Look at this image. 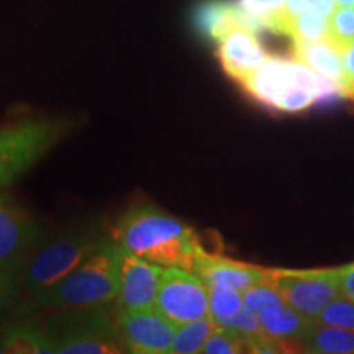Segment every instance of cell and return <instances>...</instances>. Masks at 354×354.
<instances>
[{
	"mask_svg": "<svg viewBox=\"0 0 354 354\" xmlns=\"http://www.w3.org/2000/svg\"><path fill=\"white\" fill-rule=\"evenodd\" d=\"M44 230L6 192H0V276H19L26 256Z\"/></svg>",
	"mask_w": 354,
	"mask_h": 354,
	"instance_id": "obj_9",
	"label": "cell"
},
{
	"mask_svg": "<svg viewBox=\"0 0 354 354\" xmlns=\"http://www.w3.org/2000/svg\"><path fill=\"white\" fill-rule=\"evenodd\" d=\"M117 323L128 353L167 354L172 349L176 325L156 308L118 312Z\"/></svg>",
	"mask_w": 354,
	"mask_h": 354,
	"instance_id": "obj_11",
	"label": "cell"
},
{
	"mask_svg": "<svg viewBox=\"0 0 354 354\" xmlns=\"http://www.w3.org/2000/svg\"><path fill=\"white\" fill-rule=\"evenodd\" d=\"M339 294L354 302V263L338 268Z\"/></svg>",
	"mask_w": 354,
	"mask_h": 354,
	"instance_id": "obj_28",
	"label": "cell"
},
{
	"mask_svg": "<svg viewBox=\"0 0 354 354\" xmlns=\"http://www.w3.org/2000/svg\"><path fill=\"white\" fill-rule=\"evenodd\" d=\"M115 241L161 268H183L192 272L203 248L196 230L153 203L130 207L115 227Z\"/></svg>",
	"mask_w": 354,
	"mask_h": 354,
	"instance_id": "obj_2",
	"label": "cell"
},
{
	"mask_svg": "<svg viewBox=\"0 0 354 354\" xmlns=\"http://www.w3.org/2000/svg\"><path fill=\"white\" fill-rule=\"evenodd\" d=\"M268 282L284 302L312 320L326 304L339 295L338 268L328 269H269Z\"/></svg>",
	"mask_w": 354,
	"mask_h": 354,
	"instance_id": "obj_7",
	"label": "cell"
},
{
	"mask_svg": "<svg viewBox=\"0 0 354 354\" xmlns=\"http://www.w3.org/2000/svg\"><path fill=\"white\" fill-rule=\"evenodd\" d=\"M342 59L348 81L354 82V41L342 48Z\"/></svg>",
	"mask_w": 354,
	"mask_h": 354,
	"instance_id": "obj_31",
	"label": "cell"
},
{
	"mask_svg": "<svg viewBox=\"0 0 354 354\" xmlns=\"http://www.w3.org/2000/svg\"><path fill=\"white\" fill-rule=\"evenodd\" d=\"M209 287L210 318L215 325H225L243 307V294L230 286L207 284Z\"/></svg>",
	"mask_w": 354,
	"mask_h": 354,
	"instance_id": "obj_21",
	"label": "cell"
},
{
	"mask_svg": "<svg viewBox=\"0 0 354 354\" xmlns=\"http://www.w3.org/2000/svg\"><path fill=\"white\" fill-rule=\"evenodd\" d=\"M221 326H228V328L236 331V333L246 342V348L250 346V343H253L254 339H258L259 336L264 335V330L261 328L259 325L258 313L248 308L246 305H243V307Z\"/></svg>",
	"mask_w": 354,
	"mask_h": 354,
	"instance_id": "obj_27",
	"label": "cell"
},
{
	"mask_svg": "<svg viewBox=\"0 0 354 354\" xmlns=\"http://www.w3.org/2000/svg\"><path fill=\"white\" fill-rule=\"evenodd\" d=\"M335 0H307V10L315 12L318 15L330 19L331 13L335 12Z\"/></svg>",
	"mask_w": 354,
	"mask_h": 354,
	"instance_id": "obj_30",
	"label": "cell"
},
{
	"mask_svg": "<svg viewBox=\"0 0 354 354\" xmlns=\"http://www.w3.org/2000/svg\"><path fill=\"white\" fill-rule=\"evenodd\" d=\"M304 353L354 354V331L331 325L312 323L300 339Z\"/></svg>",
	"mask_w": 354,
	"mask_h": 354,
	"instance_id": "obj_18",
	"label": "cell"
},
{
	"mask_svg": "<svg viewBox=\"0 0 354 354\" xmlns=\"http://www.w3.org/2000/svg\"><path fill=\"white\" fill-rule=\"evenodd\" d=\"M19 292L17 287V277L12 276H0V312L7 307L13 295Z\"/></svg>",
	"mask_w": 354,
	"mask_h": 354,
	"instance_id": "obj_29",
	"label": "cell"
},
{
	"mask_svg": "<svg viewBox=\"0 0 354 354\" xmlns=\"http://www.w3.org/2000/svg\"><path fill=\"white\" fill-rule=\"evenodd\" d=\"M251 13L259 17L266 32L289 37L292 17L286 7V0H240Z\"/></svg>",
	"mask_w": 354,
	"mask_h": 354,
	"instance_id": "obj_20",
	"label": "cell"
},
{
	"mask_svg": "<svg viewBox=\"0 0 354 354\" xmlns=\"http://www.w3.org/2000/svg\"><path fill=\"white\" fill-rule=\"evenodd\" d=\"M344 92H346L348 99L354 100V82L353 81H348L346 84H344Z\"/></svg>",
	"mask_w": 354,
	"mask_h": 354,
	"instance_id": "obj_33",
	"label": "cell"
},
{
	"mask_svg": "<svg viewBox=\"0 0 354 354\" xmlns=\"http://www.w3.org/2000/svg\"><path fill=\"white\" fill-rule=\"evenodd\" d=\"M241 294L243 305H246L248 308L253 310L256 313L263 312V310L269 307H274V305L286 304L282 295L279 294V290L272 284H269L268 281L251 286L250 289L241 292Z\"/></svg>",
	"mask_w": 354,
	"mask_h": 354,
	"instance_id": "obj_26",
	"label": "cell"
},
{
	"mask_svg": "<svg viewBox=\"0 0 354 354\" xmlns=\"http://www.w3.org/2000/svg\"><path fill=\"white\" fill-rule=\"evenodd\" d=\"M109 238L99 218L77 221L59 232H43L17 276L19 292L33 300L77 268Z\"/></svg>",
	"mask_w": 354,
	"mask_h": 354,
	"instance_id": "obj_3",
	"label": "cell"
},
{
	"mask_svg": "<svg viewBox=\"0 0 354 354\" xmlns=\"http://www.w3.org/2000/svg\"><path fill=\"white\" fill-rule=\"evenodd\" d=\"M216 56L225 74L241 84L266 63L269 53L258 39V35L236 28L216 43Z\"/></svg>",
	"mask_w": 354,
	"mask_h": 354,
	"instance_id": "obj_13",
	"label": "cell"
},
{
	"mask_svg": "<svg viewBox=\"0 0 354 354\" xmlns=\"http://www.w3.org/2000/svg\"><path fill=\"white\" fill-rule=\"evenodd\" d=\"M53 354H120L127 343L118 323L100 308H69L48 318L43 326Z\"/></svg>",
	"mask_w": 354,
	"mask_h": 354,
	"instance_id": "obj_5",
	"label": "cell"
},
{
	"mask_svg": "<svg viewBox=\"0 0 354 354\" xmlns=\"http://www.w3.org/2000/svg\"><path fill=\"white\" fill-rule=\"evenodd\" d=\"M161 274V266L122 248L120 290L117 295V313L154 307Z\"/></svg>",
	"mask_w": 354,
	"mask_h": 354,
	"instance_id": "obj_12",
	"label": "cell"
},
{
	"mask_svg": "<svg viewBox=\"0 0 354 354\" xmlns=\"http://www.w3.org/2000/svg\"><path fill=\"white\" fill-rule=\"evenodd\" d=\"M328 20V38L339 48V50L354 41V7H336Z\"/></svg>",
	"mask_w": 354,
	"mask_h": 354,
	"instance_id": "obj_25",
	"label": "cell"
},
{
	"mask_svg": "<svg viewBox=\"0 0 354 354\" xmlns=\"http://www.w3.org/2000/svg\"><path fill=\"white\" fill-rule=\"evenodd\" d=\"M59 123L25 120L0 131V192L25 174L55 146Z\"/></svg>",
	"mask_w": 354,
	"mask_h": 354,
	"instance_id": "obj_6",
	"label": "cell"
},
{
	"mask_svg": "<svg viewBox=\"0 0 354 354\" xmlns=\"http://www.w3.org/2000/svg\"><path fill=\"white\" fill-rule=\"evenodd\" d=\"M338 7H354V0H335Z\"/></svg>",
	"mask_w": 354,
	"mask_h": 354,
	"instance_id": "obj_34",
	"label": "cell"
},
{
	"mask_svg": "<svg viewBox=\"0 0 354 354\" xmlns=\"http://www.w3.org/2000/svg\"><path fill=\"white\" fill-rule=\"evenodd\" d=\"M154 308L176 326L210 317L209 287L196 272L183 268H162Z\"/></svg>",
	"mask_w": 354,
	"mask_h": 354,
	"instance_id": "obj_8",
	"label": "cell"
},
{
	"mask_svg": "<svg viewBox=\"0 0 354 354\" xmlns=\"http://www.w3.org/2000/svg\"><path fill=\"white\" fill-rule=\"evenodd\" d=\"M246 351L248 348L245 339L236 331L221 325H215L214 331L207 338L202 349V353L205 354H238Z\"/></svg>",
	"mask_w": 354,
	"mask_h": 354,
	"instance_id": "obj_24",
	"label": "cell"
},
{
	"mask_svg": "<svg viewBox=\"0 0 354 354\" xmlns=\"http://www.w3.org/2000/svg\"><path fill=\"white\" fill-rule=\"evenodd\" d=\"M0 354H6V351H3V348H2V343H0Z\"/></svg>",
	"mask_w": 354,
	"mask_h": 354,
	"instance_id": "obj_35",
	"label": "cell"
},
{
	"mask_svg": "<svg viewBox=\"0 0 354 354\" xmlns=\"http://www.w3.org/2000/svg\"><path fill=\"white\" fill-rule=\"evenodd\" d=\"M312 323L339 326V328L354 331V302L342 294L336 295L312 318Z\"/></svg>",
	"mask_w": 354,
	"mask_h": 354,
	"instance_id": "obj_23",
	"label": "cell"
},
{
	"mask_svg": "<svg viewBox=\"0 0 354 354\" xmlns=\"http://www.w3.org/2000/svg\"><path fill=\"white\" fill-rule=\"evenodd\" d=\"M245 92L264 109L300 113L326 109L346 99L339 82L322 76L295 57L269 55L266 63L241 82Z\"/></svg>",
	"mask_w": 354,
	"mask_h": 354,
	"instance_id": "obj_1",
	"label": "cell"
},
{
	"mask_svg": "<svg viewBox=\"0 0 354 354\" xmlns=\"http://www.w3.org/2000/svg\"><path fill=\"white\" fill-rule=\"evenodd\" d=\"M292 51L295 59L302 61L322 76L333 79L343 87L348 82L343 68L342 50L330 38L318 39V41H292Z\"/></svg>",
	"mask_w": 354,
	"mask_h": 354,
	"instance_id": "obj_15",
	"label": "cell"
},
{
	"mask_svg": "<svg viewBox=\"0 0 354 354\" xmlns=\"http://www.w3.org/2000/svg\"><path fill=\"white\" fill-rule=\"evenodd\" d=\"M194 272L205 281V284L230 286L245 292L251 286L268 281V268L241 263L227 256L209 253L205 248L198 251Z\"/></svg>",
	"mask_w": 354,
	"mask_h": 354,
	"instance_id": "obj_14",
	"label": "cell"
},
{
	"mask_svg": "<svg viewBox=\"0 0 354 354\" xmlns=\"http://www.w3.org/2000/svg\"><path fill=\"white\" fill-rule=\"evenodd\" d=\"M215 328V322L210 317L198 318L176 326L171 353L174 354H196L202 353L203 344Z\"/></svg>",
	"mask_w": 354,
	"mask_h": 354,
	"instance_id": "obj_19",
	"label": "cell"
},
{
	"mask_svg": "<svg viewBox=\"0 0 354 354\" xmlns=\"http://www.w3.org/2000/svg\"><path fill=\"white\" fill-rule=\"evenodd\" d=\"M259 325L264 333L284 342H299L307 333L312 320L289 307L287 304L274 305L258 313Z\"/></svg>",
	"mask_w": 354,
	"mask_h": 354,
	"instance_id": "obj_16",
	"label": "cell"
},
{
	"mask_svg": "<svg viewBox=\"0 0 354 354\" xmlns=\"http://www.w3.org/2000/svg\"><path fill=\"white\" fill-rule=\"evenodd\" d=\"M0 343L8 354H53L44 328L35 322L8 325L0 333Z\"/></svg>",
	"mask_w": 354,
	"mask_h": 354,
	"instance_id": "obj_17",
	"label": "cell"
},
{
	"mask_svg": "<svg viewBox=\"0 0 354 354\" xmlns=\"http://www.w3.org/2000/svg\"><path fill=\"white\" fill-rule=\"evenodd\" d=\"M286 7L289 15L294 19V17H297L307 10V0H286Z\"/></svg>",
	"mask_w": 354,
	"mask_h": 354,
	"instance_id": "obj_32",
	"label": "cell"
},
{
	"mask_svg": "<svg viewBox=\"0 0 354 354\" xmlns=\"http://www.w3.org/2000/svg\"><path fill=\"white\" fill-rule=\"evenodd\" d=\"M122 246L107 238L77 268L35 299L41 308H102L120 290Z\"/></svg>",
	"mask_w": 354,
	"mask_h": 354,
	"instance_id": "obj_4",
	"label": "cell"
},
{
	"mask_svg": "<svg viewBox=\"0 0 354 354\" xmlns=\"http://www.w3.org/2000/svg\"><path fill=\"white\" fill-rule=\"evenodd\" d=\"M190 25L202 39L214 43L236 28L256 35L266 32L259 17L248 10L240 0H197L190 10Z\"/></svg>",
	"mask_w": 354,
	"mask_h": 354,
	"instance_id": "obj_10",
	"label": "cell"
},
{
	"mask_svg": "<svg viewBox=\"0 0 354 354\" xmlns=\"http://www.w3.org/2000/svg\"><path fill=\"white\" fill-rule=\"evenodd\" d=\"M330 37V20L315 12L305 10L290 21L292 41H318Z\"/></svg>",
	"mask_w": 354,
	"mask_h": 354,
	"instance_id": "obj_22",
	"label": "cell"
}]
</instances>
